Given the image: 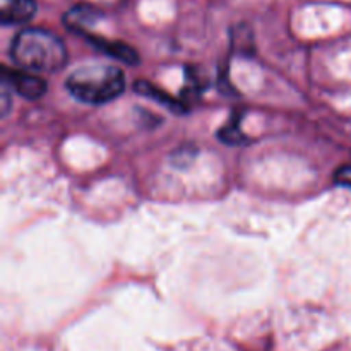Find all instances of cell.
<instances>
[{
    "label": "cell",
    "instance_id": "6da1fadb",
    "mask_svg": "<svg viewBox=\"0 0 351 351\" xmlns=\"http://www.w3.org/2000/svg\"><path fill=\"white\" fill-rule=\"evenodd\" d=\"M10 57L21 69L53 74L67 65L69 53L64 41L41 27H26L14 36Z\"/></svg>",
    "mask_w": 351,
    "mask_h": 351
},
{
    "label": "cell",
    "instance_id": "7a4b0ae2",
    "mask_svg": "<svg viewBox=\"0 0 351 351\" xmlns=\"http://www.w3.org/2000/svg\"><path fill=\"white\" fill-rule=\"evenodd\" d=\"M65 88L79 101L105 105L122 95L125 75L115 65H86L69 75Z\"/></svg>",
    "mask_w": 351,
    "mask_h": 351
},
{
    "label": "cell",
    "instance_id": "3957f363",
    "mask_svg": "<svg viewBox=\"0 0 351 351\" xmlns=\"http://www.w3.org/2000/svg\"><path fill=\"white\" fill-rule=\"evenodd\" d=\"M2 81H5L10 86L12 91L23 96L26 99H38L47 93V81L38 75L29 74V71H10V69L3 67L2 71Z\"/></svg>",
    "mask_w": 351,
    "mask_h": 351
},
{
    "label": "cell",
    "instance_id": "277c9868",
    "mask_svg": "<svg viewBox=\"0 0 351 351\" xmlns=\"http://www.w3.org/2000/svg\"><path fill=\"white\" fill-rule=\"evenodd\" d=\"M36 0H0V21L5 26L24 24L36 14Z\"/></svg>",
    "mask_w": 351,
    "mask_h": 351
},
{
    "label": "cell",
    "instance_id": "5b68a950",
    "mask_svg": "<svg viewBox=\"0 0 351 351\" xmlns=\"http://www.w3.org/2000/svg\"><path fill=\"white\" fill-rule=\"evenodd\" d=\"M82 36H84L93 47L98 48L99 51H103L105 55L112 57L113 60L123 62V64L127 65L139 64V55H137V51L134 50L132 47H129V45L120 43V41H106L103 40V38L95 36V34L91 33H86L82 34Z\"/></svg>",
    "mask_w": 351,
    "mask_h": 351
},
{
    "label": "cell",
    "instance_id": "8992f818",
    "mask_svg": "<svg viewBox=\"0 0 351 351\" xmlns=\"http://www.w3.org/2000/svg\"><path fill=\"white\" fill-rule=\"evenodd\" d=\"M103 14L99 12V9L91 5H75L69 10L64 16V23L67 26V29L74 31V33L86 34L88 33V27L96 24V21L101 19Z\"/></svg>",
    "mask_w": 351,
    "mask_h": 351
},
{
    "label": "cell",
    "instance_id": "52a82bcc",
    "mask_svg": "<svg viewBox=\"0 0 351 351\" xmlns=\"http://www.w3.org/2000/svg\"><path fill=\"white\" fill-rule=\"evenodd\" d=\"M134 89H136V93H139L141 96H146V98H149V99H153V101L160 103V105L167 106V108L171 110V112H175V113L185 112L184 105H182L177 98L170 96L167 91L160 89L158 86L151 84V82L137 81L136 84H134Z\"/></svg>",
    "mask_w": 351,
    "mask_h": 351
},
{
    "label": "cell",
    "instance_id": "ba28073f",
    "mask_svg": "<svg viewBox=\"0 0 351 351\" xmlns=\"http://www.w3.org/2000/svg\"><path fill=\"white\" fill-rule=\"evenodd\" d=\"M218 137L226 144H242L245 143V136L240 130V119L232 117L230 122L218 132Z\"/></svg>",
    "mask_w": 351,
    "mask_h": 351
},
{
    "label": "cell",
    "instance_id": "9c48e42d",
    "mask_svg": "<svg viewBox=\"0 0 351 351\" xmlns=\"http://www.w3.org/2000/svg\"><path fill=\"white\" fill-rule=\"evenodd\" d=\"M335 180L338 182L339 185H345V187L351 189V165L339 168L335 175Z\"/></svg>",
    "mask_w": 351,
    "mask_h": 351
},
{
    "label": "cell",
    "instance_id": "30bf717a",
    "mask_svg": "<svg viewBox=\"0 0 351 351\" xmlns=\"http://www.w3.org/2000/svg\"><path fill=\"white\" fill-rule=\"evenodd\" d=\"M10 86L5 81H2V99H0V106H2V115H7L10 108Z\"/></svg>",
    "mask_w": 351,
    "mask_h": 351
}]
</instances>
